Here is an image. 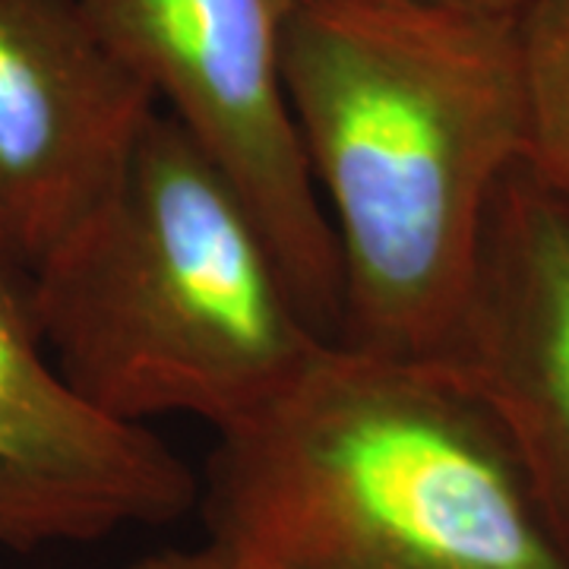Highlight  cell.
I'll list each match as a JSON object with an SVG mask.
<instances>
[{"label": "cell", "mask_w": 569, "mask_h": 569, "mask_svg": "<svg viewBox=\"0 0 569 569\" xmlns=\"http://www.w3.org/2000/svg\"><path fill=\"white\" fill-rule=\"evenodd\" d=\"M282 77L339 253L336 342L437 358L490 206L526 159L519 17L298 0Z\"/></svg>", "instance_id": "1"}, {"label": "cell", "mask_w": 569, "mask_h": 569, "mask_svg": "<svg viewBox=\"0 0 569 569\" xmlns=\"http://www.w3.org/2000/svg\"><path fill=\"white\" fill-rule=\"evenodd\" d=\"M203 512L241 569H569L503 433L447 367L339 342L219 433Z\"/></svg>", "instance_id": "2"}, {"label": "cell", "mask_w": 569, "mask_h": 569, "mask_svg": "<svg viewBox=\"0 0 569 569\" xmlns=\"http://www.w3.org/2000/svg\"><path fill=\"white\" fill-rule=\"evenodd\" d=\"M32 307L70 389L133 427L187 415L222 433L332 346L241 190L162 108L104 203L32 272Z\"/></svg>", "instance_id": "3"}, {"label": "cell", "mask_w": 569, "mask_h": 569, "mask_svg": "<svg viewBox=\"0 0 569 569\" xmlns=\"http://www.w3.org/2000/svg\"><path fill=\"white\" fill-rule=\"evenodd\" d=\"M298 0H82L108 48L241 190L336 342L339 253L282 77Z\"/></svg>", "instance_id": "4"}, {"label": "cell", "mask_w": 569, "mask_h": 569, "mask_svg": "<svg viewBox=\"0 0 569 569\" xmlns=\"http://www.w3.org/2000/svg\"><path fill=\"white\" fill-rule=\"evenodd\" d=\"M159 102L82 0H0V257L29 276L121 181Z\"/></svg>", "instance_id": "5"}, {"label": "cell", "mask_w": 569, "mask_h": 569, "mask_svg": "<svg viewBox=\"0 0 569 569\" xmlns=\"http://www.w3.org/2000/svg\"><path fill=\"white\" fill-rule=\"evenodd\" d=\"M197 500L164 440L70 389L41 339L32 276L0 257V548L102 541L174 522Z\"/></svg>", "instance_id": "6"}, {"label": "cell", "mask_w": 569, "mask_h": 569, "mask_svg": "<svg viewBox=\"0 0 569 569\" xmlns=\"http://www.w3.org/2000/svg\"><path fill=\"white\" fill-rule=\"evenodd\" d=\"M440 365L481 402L569 548V209L519 164L490 206Z\"/></svg>", "instance_id": "7"}, {"label": "cell", "mask_w": 569, "mask_h": 569, "mask_svg": "<svg viewBox=\"0 0 569 569\" xmlns=\"http://www.w3.org/2000/svg\"><path fill=\"white\" fill-rule=\"evenodd\" d=\"M526 63V171L569 209V0L519 17Z\"/></svg>", "instance_id": "8"}, {"label": "cell", "mask_w": 569, "mask_h": 569, "mask_svg": "<svg viewBox=\"0 0 569 569\" xmlns=\"http://www.w3.org/2000/svg\"><path fill=\"white\" fill-rule=\"evenodd\" d=\"M127 569H241L222 548L206 541L200 548H164L142 557Z\"/></svg>", "instance_id": "9"}, {"label": "cell", "mask_w": 569, "mask_h": 569, "mask_svg": "<svg viewBox=\"0 0 569 569\" xmlns=\"http://www.w3.org/2000/svg\"><path fill=\"white\" fill-rule=\"evenodd\" d=\"M433 3H449V7H468V10H490V13H512V17H522L535 0H433Z\"/></svg>", "instance_id": "10"}]
</instances>
